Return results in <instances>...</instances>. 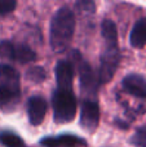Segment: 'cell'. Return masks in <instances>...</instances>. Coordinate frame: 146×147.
<instances>
[{"instance_id":"6da1fadb","label":"cell","mask_w":146,"mask_h":147,"mask_svg":"<svg viewBox=\"0 0 146 147\" xmlns=\"http://www.w3.org/2000/svg\"><path fill=\"white\" fill-rule=\"evenodd\" d=\"M75 30L74 12L70 8H59L51 22V47L56 53L65 52Z\"/></svg>"},{"instance_id":"7a4b0ae2","label":"cell","mask_w":146,"mask_h":147,"mask_svg":"<svg viewBox=\"0 0 146 147\" xmlns=\"http://www.w3.org/2000/svg\"><path fill=\"white\" fill-rule=\"evenodd\" d=\"M20 93V74L9 65L0 63V107L16 103Z\"/></svg>"},{"instance_id":"3957f363","label":"cell","mask_w":146,"mask_h":147,"mask_svg":"<svg viewBox=\"0 0 146 147\" xmlns=\"http://www.w3.org/2000/svg\"><path fill=\"white\" fill-rule=\"evenodd\" d=\"M52 106H53L56 123L64 124V123L71 121L75 117L76 98L71 90L57 89L52 97Z\"/></svg>"},{"instance_id":"277c9868","label":"cell","mask_w":146,"mask_h":147,"mask_svg":"<svg viewBox=\"0 0 146 147\" xmlns=\"http://www.w3.org/2000/svg\"><path fill=\"white\" fill-rule=\"evenodd\" d=\"M70 59L74 67H76L78 72H79V79H80V90L82 94H84L85 97H93L97 94L98 90V79L95 75L92 67L88 65V62H85L83 59V57L80 56V53L78 51H72V53L70 54Z\"/></svg>"},{"instance_id":"5b68a950","label":"cell","mask_w":146,"mask_h":147,"mask_svg":"<svg viewBox=\"0 0 146 147\" xmlns=\"http://www.w3.org/2000/svg\"><path fill=\"white\" fill-rule=\"evenodd\" d=\"M119 62H120V52L118 49V45H107L101 56L100 83L106 84L113 79L119 66Z\"/></svg>"},{"instance_id":"8992f818","label":"cell","mask_w":146,"mask_h":147,"mask_svg":"<svg viewBox=\"0 0 146 147\" xmlns=\"http://www.w3.org/2000/svg\"><path fill=\"white\" fill-rule=\"evenodd\" d=\"M100 121V107L93 99H85L82 106L80 114V125L88 132H92L97 128Z\"/></svg>"},{"instance_id":"52a82bcc","label":"cell","mask_w":146,"mask_h":147,"mask_svg":"<svg viewBox=\"0 0 146 147\" xmlns=\"http://www.w3.org/2000/svg\"><path fill=\"white\" fill-rule=\"evenodd\" d=\"M47 102L44 98L39 96L31 97L27 103V112H28V120L32 125H39L43 123L44 117L47 114Z\"/></svg>"},{"instance_id":"ba28073f","label":"cell","mask_w":146,"mask_h":147,"mask_svg":"<svg viewBox=\"0 0 146 147\" xmlns=\"http://www.w3.org/2000/svg\"><path fill=\"white\" fill-rule=\"evenodd\" d=\"M75 67L69 61H59L56 66V79L58 83V89L71 90V84L74 80Z\"/></svg>"},{"instance_id":"9c48e42d","label":"cell","mask_w":146,"mask_h":147,"mask_svg":"<svg viewBox=\"0 0 146 147\" xmlns=\"http://www.w3.org/2000/svg\"><path fill=\"white\" fill-rule=\"evenodd\" d=\"M123 86L128 93L139 98H146V79L142 76L131 74L123 79Z\"/></svg>"},{"instance_id":"30bf717a","label":"cell","mask_w":146,"mask_h":147,"mask_svg":"<svg viewBox=\"0 0 146 147\" xmlns=\"http://www.w3.org/2000/svg\"><path fill=\"white\" fill-rule=\"evenodd\" d=\"M41 145L45 147H58V146H84L85 141L74 134H61L58 137H47L41 140Z\"/></svg>"},{"instance_id":"8fae6325","label":"cell","mask_w":146,"mask_h":147,"mask_svg":"<svg viewBox=\"0 0 146 147\" xmlns=\"http://www.w3.org/2000/svg\"><path fill=\"white\" fill-rule=\"evenodd\" d=\"M131 44L135 48H142L146 44V18H141L135 23L131 31Z\"/></svg>"},{"instance_id":"7c38bea8","label":"cell","mask_w":146,"mask_h":147,"mask_svg":"<svg viewBox=\"0 0 146 147\" xmlns=\"http://www.w3.org/2000/svg\"><path fill=\"white\" fill-rule=\"evenodd\" d=\"M102 36L105 38L107 45H116V39H118V32H116V26L111 20H105L102 22Z\"/></svg>"},{"instance_id":"4fadbf2b","label":"cell","mask_w":146,"mask_h":147,"mask_svg":"<svg viewBox=\"0 0 146 147\" xmlns=\"http://www.w3.org/2000/svg\"><path fill=\"white\" fill-rule=\"evenodd\" d=\"M36 54L28 45L21 44L16 47V59L21 63H28V62L35 61Z\"/></svg>"},{"instance_id":"5bb4252c","label":"cell","mask_w":146,"mask_h":147,"mask_svg":"<svg viewBox=\"0 0 146 147\" xmlns=\"http://www.w3.org/2000/svg\"><path fill=\"white\" fill-rule=\"evenodd\" d=\"M0 143L5 147H23L22 138L12 132L0 133Z\"/></svg>"},{"instance_id":"9a60e30c","label":"cell","mask_w":146,"mask_h":147,"mask_svg":"<svg viewBox=\"0 0 146 147\" xmlns=\"http://www.w3.org/2000/svg\"><path fill=\"white\" fill-rule=\"evenodd\" d=\"M0 58L13 61L16 59V47L10 41L3 40L0 41Z\"/></svg>"},{"instance_id":"2e32d148","label":"cell","mask_w":146,"mask_h":147,"mask_svg":"<svg viewBox=\"0 0 146 147\" xmlns=\"http://www.w3.org/2000/svg\"><path fill=\"white\" fill-rule=\"evenodd\" d=\"M45 78H47L45 70L40 66L31 67L27 71V79H31L34 83H41V81L45 80Z\"/></svg>"},{"instance_id":"e0dca14e","label":"cell","mask_w":146,"mask_h":147,"mask_svg":"<svg viewBox=\"0 0 146 147\" xmlns=\"http://www.w3.org/2000/svg\"><path fill=\"white\" fill-rule=\"evenodd\" d=\"M132 142L139 147H146V128H140L137 130L135 137L132 138Z\"/></svg>"},{"instance_id":"ac0fdd59","label":"cell","mask_w":146,"mask_h":147,"mask_svg":"<svg viewBox=\"0 0 146 147\" xmlns=\"http://www.w3.org/2000/svg\"><path fill=\"white\" fill-rule=\"evenodd\" d=\"M17 5L14 0H0V16H5L13 12Z\"/></svg>"}]
</instances>
